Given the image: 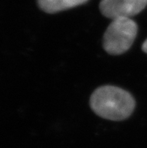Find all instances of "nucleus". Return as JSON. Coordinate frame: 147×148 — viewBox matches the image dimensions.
<instances>
[{
	"instance_id": "7ed1b4c3",
	"label": "nucleus",
	"mask_w": 147,
	"mask_h": 148,
	"mask_svg": "<svg viewBox=\"0 0 147 148\" xmlns=\"http://www.w3.org/2000/svg\"><path fill=\"white\" fill-rule=\"evenodd\" d=\"M147 0H101L100 11L110 19L131 17L138 14L146 7Z\"/></svg>"
},
{
	"instance_id": "f257e3e1",
	"label": "nucleus",
	"mask_w": 147,
	"mask_h": 148,
	"mask_svg": "<svg viewBox=\"0 0 147 148\" xmlns=\"http://www.w3.org/2000/svg\"><path fill=\"white\" fill-rule=\"evenodd\" d=\"M92 110L106 120L121 121L129 118L135 108V99L129 92L116 86H100L92 92Z\"/></svg>"
},
{
	"instance_id": "f03ea898",
	"label": "nucleus",
	"mask_w": 147,
	"mask_h": 148,
	"mask_svg": "<svg viewBox=\"0 0 147 148\" xmlns=\"http://www.w3.org/2000/svg\"><path fill=\"white\" fill-rule=\"evenodd\" d=\"M137 25L131 17L113 19L103 37V47L110 55H120L132 46L137 35Z\"/></svg>"
},
{
	"instance_id": "39448f33",
	"label": "nucleus",
	"mask_w": 147,
	"mask_h": 148,
	"mask_svg": "<svg viewBox=\"0 0 147 148\" xmlns=\"http://www.w3.org/2000/svg\"><path fill=\"white\" fill-rule=\"evenodd\" d=\"M142 50L147 54V38L142 45Z\"/></svg>"
},
{
	"instance_id": "20e7f679",
	"label": "nucleus",
	"mask_w": 147,
	"mask_h": 148,
	"mask_svg": "<svg viewBox=\"0 0 147 148\" xmlns=\"http://www.w3.org/2000/svg\"><path fill=\"white\" fill-rule=\"evenodd\" d=\"M88 0H38L42 11L48 14H55L70 9L84 4Z\"/></svg>"
}]
</instances>
